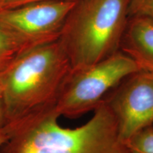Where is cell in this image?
<instances>
[{
    "label": "cell",
    "instance_id": "cell-9",
    "mask_svg": "<svg viewBox=\"0 0 153 153\" xmlns=\"http://www.w3.org/2000/svg\"><path fill=\"white\" fill-rule=\"evenodd\" d=\"M129 153H153V126H149L125 143Z\"/></svg>",
    "mask_w": 153,
    "mask_h": 153
},
{
    "label": "cell",
    "instance_id": "cell-10",
    "mask_svg": "<svg viewBox=\"0 0 153 153\" xmlns=\"http://www.w3.org/2000/svg\"><path fill=\"white\" fill-rule=\"evenodd\" d=\"M128 14L129 16L145 15L153 18V0H131Z\"/></svg>",
    "mask_w": 153,
    "mask_h": 153
},
{
    "label": "cell",
    "instance_id": "cell-3",
    "mask_svg": "<svg viewBox=\"0 0 153 153\" xmlns=\"http://www.w3.org/2000/svg\"><path fill=\"white\" fill-rule=\"evenodd\" d=\"M130 1H76L59 38L72 70L92 65L120 51Z\"/></svg>",
    "mask_w": 153,
    "mask_h": 153
},
{
    "label": "cell",
    "instance_id": "cell-6",
    "mask_svg": "<svg viewBox=\"0 0 153 153\" xmlns=\"http://www.w3.org/2000/svg\"><path fill=\"white\" fill-rule=\"evenodd\" d=\"M125 143L135 134L153 125V77L143 71L126 77L104 100Z\"/></svg>",
    "mask_w": 153,
    "mask_h": 153
},
{
    "label": "cell",
    "instance_id": "cell-4",
    "mask_svg": "<svg viewBox=\"0 0 153 153\" xmlns=\"http://www.w3.org/2000/svg\"><path fill=\"white\" fill-rule=\"evenodd\" d=\"M140 71L137 63L120 51L92 65L72 70L55 110L71 118L94 111L123 79Z\"/></svg>",
    "mask_w": 153,
    "mask_h": 153
},
{
    "label": "cell",
    "instance_id": "cell-12",
    "mask_svg": "<svg viewBox=\"0 0 153 153\" xmlns=\"http://www.w3.org/2000/svg\"><path fill=\"white\" fill-rule=\"evenodd\" d=\"M8 123L6 113V102L4 94V74L0 72V128Z\"/></svg>",
    "mask_w": 153,
    "mask_h": 153
},
{
    "label": "cell",
    "instance_id": "cell-13",
    "mask_svg": "<svg viewBox=\"0 0 153 153\" xmlns=\"http://www.w3.org/2000/svg\"><path fill=\"white\" fill-rule=\"evenodd\" d=\"M45 1H51V0H4L3 9L14 8V7H20V6Z\"/></svg>",
    "mask_w": 153,
    "mask_h": 153
},
{
    "label": "cell",
    "instance_id": "cell-2",
    "mask_svg": "<svg viewBox=\"0 0 153 153\" xmlns=\"http://www.w3.org/2000/svg\"><path fill=\"white\" fill-rule=\"evenodd\" d=\"M60 117L54 108L26 120L0 153H129L104 101L77 128L62 127Z\"/></svg>",
    "mask_w": 153,
    "mask_h": 153
},
{
    "label": "cell",
    "instance_id": "cell-11",
    "mask_svg": "<svg viewBox=\"0 0 153 153\" xmlns=\"http://www.w3.org/2000/svg\"><path fill=\"white\" fill-rule=\"evenodd\" d=\"M22 124V120H17L7 123L4 127L0 128V148L13 137Z\"/></svg>",
    "mask_w": 153,
    "mask_h": 153
},
{
    "label": "cell",
    "instance_id": "cell-7",
    "mask_svg": "<svg viewBox=\"0 0 153 153\" xmlns=\"http://www.w3.org/2000/svg\"><path fill=\"white\" fill-rule=\"evenodd\" d=\"M120 51L137 63L141 70L153 67V18L130 16L120 45Z\"/></svg>",
    "mask_w": 153,
    "mask_h": 153
},
{
    "label": "cell",
    "instance_id": "cell-16",
    "mask_svg": "<svg viewBox=\"0 0 153 153\" xmlns=\"http://www.w3.org/2000/svg\"><path fill=\"white\" fill-rule=\"evenodd\" d=\"M152 126H153V125H152Z\"/></svg>",
    "mask_w": 153,
    "mask_h": 153
},
{
    "label": "cell",
    "instance_id": "cell-5",
    "mask_svg": "<svg viewBox=\"0 0 153 153\" xmlns=\"http://www.w3.org/2000/svg\"><path fill=\"white\" fill-rule=\"evenodd\" d=\"M77 0H51L0 11V26L27 51L57 41Z\"/></svg>",
    "mask_w": 153,
    "mask_h": 153
},
{
    "label": "cell",
    "instance_id": "cell-1",
    "mask_svg": "<svg viewBox=\"0 0 153 153\" xmlns=\"http://www.w3.org/2000/svg\"><path fill=\"white\" fill-rule=\"evenodd\" d=\"M72 70L59 39L19 55L4 71L8 123L55 108Z\"/></svg>",
    "mask_w": 153,
    "mask_h": 153
},
{
    "label": "cell",
    "instance_id": "cell-8",
    "mask_svg": "<svg viewBox=\"0 0 153 153\" xmlns=\"http://www.w3.org/2000/svg\"><path fill=\"white\" fill-rule=\"evenodd\" d=\"M26 51L16 38L0 26V72L7 70Z\"/></svg>",
    "mask_w": 153,
    "mask_h": 153
},
{
    "label": "cell",
    "instance_id": "cell-15",
    "mask_svg": "<svg viewBox=\"0 0 153 153\" xmlns=\"http://www.w3.org/2000/svg\"><path fill=\"white\" fill-rule=\"evenodd\" d=\"M3 5H4V0H0V11L3 9Z\"/></svg>",
    "mask_w": 153,
    "mask_h": 153
},
{
    "label": "cell",
    "instance_id": "cell-14",
    "mask_svg": "<svg viewBox=\"0 0 153 153\" xmlns=\"http://www.w3.org/2000/svg\"><path fill=\"white\" fill-rule=\"evenodd\" d=\"M143 71L145 72L146 73H148L149 75H150L152 77H153V67H152V68H149L145 69V70H143Z\"/></svg>",
    "mask_w": 153,
    "mask_h": 153
}]
</instances>
